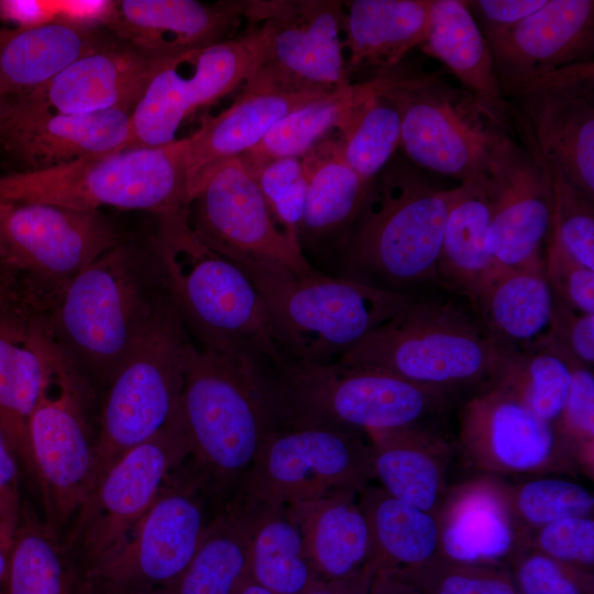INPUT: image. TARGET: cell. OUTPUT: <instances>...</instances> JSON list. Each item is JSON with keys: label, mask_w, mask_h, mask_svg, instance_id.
Returning a JSON list of instances; mask_svg holds the SVG:
<instances>
[{"label": "cell", "mask_w": 594, "mask_h": 594, "mask_svg": "<svg viewBox=\"0 0 594 594\" xmlns=\"http://www.w3.org/2000/svg\"><path fill=\"white\" fill-rule=\"evenodd\" d=\"M358 496L338 493L287 506L321 580L349 578L374 565L371 531Z\"/></svg>", "instance_id": "34"}, {"label": "cell", "mask_w": 594, "mask_h": 594, "mask_svg": "<svg viewBox=\"0 0 594 594\" xmlns=\"http://www.w3.org/2000/svg\"><path fill=\"white\" fill-rule=\"evenodd\" d=\"M367 85L369 80L352 84L290 111L273 125L255 147L244 154L258 158H301L336 131L345 111Z\"/></svg>", "instance_id": "43"}, {"label": "cell", "mask_w": 594, "mask_h": 594, "mask_svg": "<svg viewBox=\"0 0 594 594\" xmlns=\"http://www.w3.org/2000/svg\"><path fill=\"white\" fill-rule=\"evenodd\" d=\"M190 341L166 294L150 328L105 388L90 492L124 452L183 418Z\"/></svg>", "instance_id": "9"}, {"label": "cell", "mask_w": 594, "mask_h": 594, "mask_svg": "<svg viewBox=\"0 0 594 594\" xmlns=\"http://www.w3.org/2000/svg\"><path fill=\"white\" fill-rule=\"evenodd\" d=\"M188 221L206 245L243 271H316L277 226L240 157L216 169L190 199Z\"/></svg>", "instance_id": "20"}, {"label": "cell", "mask_w": 594, "mask_h": 594, "mask_svg": "<svg viewBox=\"0 0 594 594\" xmlns=\"http://www.w3.org/2000/svg\"><path fill=\"white\" fill-rule=\"evenodd\" d=\"M19 464L0 427V510L7 522L14 529L22 510Z\"/></svg>", "instance_id": "54"}, {"label": "cell", "mask_w": 594, "mask_h": 594, "mask_svg": "<svg viewBox=\"0 0 594 594\" xmlns=\"http://www.w3.org/2000/svg\"><path fill=\"white\" fill-rule=\"evenodd\" d=\"M543 272L556 297L582 314H594V271L547 240Z\"/></svg>", "instance_id": "51"}, {"label": "cell", "mask_w": 594, "mask_h": 594, "mask_svg": "<svg viewBox=\"0 0 594 594\" xmlns=\"http://www.w3.org/2000/svg\"><path fill=\"white\" fill-rule=\"evenodd\" d=\"M481 185L490 206L485 248L491 258L507 268L542 270L551 197L540 164L525 146L505 136Z\"/></svg>", "instance_id": "21"}, {"label": "cell", "mask_w": 594, "mask_h": 594, "mask_svg": "<svg viewBox=\"0 0 594 594\" xmlns=\"http://www.w3.org/2000/svg\"><path fill=\"white\" fill-rule=\"evenodd\" d=\"M284 421H307L361 433L431 425L454 394L387 371L334 361L284 359L275 365Z\"/></svg>", "instance_id": "8"}, {"label": "cell", "mask_w": 594, "mask_h": 594, "mask_svg": "<svg viewBox=\"0 0 594 594\" xmlns=\"http://www.w3.org/2000/svg\"><path fill=\"white\" fill-rule=\"evenodd\" d=\"M370 594H421L408 576L397 570H377Z\"/></svg>", "instance_id": "56"}, {"label": "cell", "mask_w": 594, "mask_h": 594, "mask_svg": "<svg viewBox=\"0 0 594 594\" xmlns=\"http://www.w3.org/2000/svg\"><path fill=\"white\" fill-rule=\"evenodd\" d=\"M513 352L471 309L414 296L338 361L381 369L457 396L496 381Z\"/></svg>", "instance_id": "4"}, {"label": "cell", "mask_w": 594, "mask_h": 594, "mask_svg": "<svg viewBox=\"0 0 594 594\" xmlns=\"http://www.w3.org/2000/svg\"><path fill=\"white\" fill-rule=\"evenodd\" d=\"M46 333L47 383L30 419L29 447L46 525L57 536L90 492L97 436L88 411L94 387Z\"/></svg>", "instance_id": "11"}, {"label": "cell", "mask_w": 594, "mask_h": 594, "mask_svg": "<svg viewBox=\"0 0 594 594\" xmlns=\"http://www.w3.org/2000/svg\"><path fill=\"white\" fill-rule=\"evenodd\" d=\"M541 420L557 427L571 386V367L560 345L549 337L526 351H514L498 377Z\"/></svg>", "instance_id": "42"}, {"label": "cell", "mask_w": 594, "mask_h": 594, "mask_svg": "<svg viewBox=\"0 0 594 594\" xmlns=\"http://www.w3.org/2000/svg\"><path fill=\"white\" fill-rule=\"evenodd\" d=\"M455 187L408 170L375 179L342 250V276L402 294L438 283L437 265Z\"/></svg>", "instance_id": "5"}, {"label": "cell", "mask_w": 594, "mask_h": 594, "mask_svg": "<svg viewBox=\"0 0 594 594\" xmlns=\"http://www.w3.org/2000/svg\"><path fill=\"white\" fill-rule=\"evenodd\" d=\"M202 488L169 477L121 542L78 575L77 594H145L173 585L191 561L207 520Z\"/></svg>", "instance_id": "14"}, {"label": "cell", "mask_w": 594, "mask_h": 594, "mask_svg": "<svg viewBox=\"0 0 594 594\" xmlns=\"http://www.w3.org/2000/svg\"><path fill=\"white\" fill-rule=\"evenodd\" d=\"M233 594H274L266 587L248 576L234 591Z\"/></svg>", "instance_id": "58"}, {"label": "cell", "mask_w": 594, "mask_h": 594, "mask_svg": "<svg viewBox=\"0 0 594 594\" xmlns=\"http://www.w3.org/2000/svg\"><path fill=\"white\" fill-rule=\"evenodd\" d=\"M373 480L366 435L290 420L267 433L237 487L253 501L288 506L338 493L359 495Z\"/></svg>", "instance_id": "12"}, {"label": "cell", "mask_w": 594, "mask_h": 594, "mask_svg": "<svg viewBox=\"0 0 594 594\" xmlns=\"http://www.w3.org/2000/svg\"><path fill=\"white\" fill-rule=\"evenodd\" d=\"M490 206L477 183H461L447 218L438 258V284L468 299L496 264L485 248Z\"/></svg>", "instance_id": "38"}, {"label": "cell", "mask_w": 594, "mask_h": 594, "mask_svg": "<svg viewBox=\"0 0 594 594\" xmlns=\"http://www.w3.org/2000/svg\"><path fill=\"white\" fill-rule=\"evenodd\" d=\"M458 448L464 461L485 475H563L581 471L557 428L536 416L499 378L463 402Z\"/></svg>", "instance_id": "17"}, {"label": "cell", "mask_w": 594, "mask_h": 594, "mask_svg": "<svg viewBox=\"0 0 594 594\" xmlns=\"http://www.w3.org/2000/svg\"><path fill=\"white\" fill-rule=\"evenodd\" d=\"M526 150L542 167L550 187L551 223L547 240L594 271V199L575 188L540 155Z\"/></svg>", "instance_id": "45"}, {"label": "cell", "mask_w": 594, "mask_h": 594, "mask_svg": "<svg viewBox=\"0 0 594 594\" xmlns=\"http://www.w3.org/2000/svg\"><path fill=\"white\" fill-rule=\"evenodd\" d=\"M377 570H413L442 558L438 516L369 484L358 496Z\"/></svg>", "instance_id": "37"}, {"label": "cell", "mask_w": 594, "mask_h": 594, "mask_svg": "<svg viewBox=\"0 0 594 594\" xmlns=\"http://www.w3.org/2000/svg\"><path fill=\"white\" fill-rule=\"evenodd\" d=\"M8 550L0 547V594H6L4 584L8 570Z\"/></svg>", "instance_id": "60"}, {"label": "cell", "mask_w": 594, "mask_h": 594, "mask_svg": "<svg viewBox=\"0 0 594 594\" xmlns=\"http://www.w3.org/2000/svg\"><path fill=\"white\" fill-rule=\"evenodd\" d=\"M249 575V538L237 501L231 499L207 526L174 594H233Z\"/></svg>", "instance_id": "39"}, {"label": "cell", "mask_w": 594, "mask_h": 594, "mask_svg": "<svg viewBox=\"0 0 594 594\" xmlns=\"http://www.w3.org/2000/svg\"><path fill=\"white\" fill-rule=\"evenodd\" d=\"M249 538V575L274 594H304L321 580L288 507L234 497Z\"/></svg>", "instance_id": "36"}, {"label": "cell", "mask_w": 594, "mask_h": 594, "mask_svg": "<svg viewBox=\"0 0 594 594\" xmlns=\"http://www.w3.org/2000/svg\"><path fill=\"white\" fill-rule=\"evenodd\" d=\"M520 541L562 563L593 573V516H574L554 520L525 532Z\"/></svg>", "instance_id": "50"}, {"label": "cell", "mask_w": 594, "mask_h": 594, "mask_svg": "<svg viewBox=\"0 0 594 594\" xmlns=\"http://www.w3.org/2000/svg\"><path fill=\"white\" fill-rule=\"evenodd\" d=\"M131 111L63 113L25 98L0 120V153L34 172L128 148Z\"/></svg>", "instance_id": "22"}, {"label": "cell", "mask_w": 594, "mask_h": 594, "mask_svg": "<svg viewBox=\"0 0 594 594\" xmlns=\"http://www.w3.org/2000/svg\"><path fill=\"white\" fill-rule=\"evenodd\" d=\"M323 96L242 91L230 107L187 138L189 201L216 169L255 147L284 116Z\"/></svg>", "instance_id": "31"}, {"label": "cell", "mask_w": 594, "mask_h": 594, "mask_svg": "<svg viewBox=\"0 0 594 594\" xmlns=\"http://www.w3.org/2000/svg\"><path fill=\"white\" fill-rule=\"evenodd\" d=\"M559 345L570 364L572 380L563 413L556 428L573 452L581 471L592 476L594 468L593 369L581 363L565 348Z\"/></svg>", "instance_id": "48"}, {"label": "cell", "mask_w": 594, "mask_h": 594, "mask_svg": "<svg viewBox=\"0 0 594 594\" xmlns=\"http://www.w3.org/2000/svg\"><path fill=\"white\" fill-rule=\"evenodd\" d=\"M506 494L520 536L561 518L593 516L594 512L593 493L557 474L530 476L516 484L506 482Z\"/></svg>", "instance_id": "44"}, {"label": "cell", "mask_w": 594, "mask_h": 594, "mask_svg": "<svg viewBox=\"0 0 594 594\" xmlns=\"http://www.w3.org/2000/svg\"><path fill=\"white\" fill-rule=\"evenodd\" d=\"M113 40L103 26L66 15L0 29V89L15 99L25 97Z\"/></svg>", "instance_id": "28"}, {"label": "cell", "mask_w": 594, "mask_h": 594, "mask_svg": "<svg viewBox=\"0 0 594 594\" xmlns=\"http://www.w3.org/2000/svg\"><path fill=\"white\" fill-rule=\"evenodd\" d=\"M336 133L348 164L363 180L374 183L400 144V114L382 91L380 77L369 80Z\"/></svg>", "instance_id": "40"}, {"label": "cell", "mask_w": 594, "mask_h": 594, "mask_svg": "<svg viewBox=\"0 0 594 594\" xmlns=\"http://www.w3.org/2000/svg\"><path fill=\"white\" fill-rule=\"evenodd\" d=\"M189 455L191 444L182 418L112 463L76 516L72 540L79 559L77 575L121 542Z\"/></svg>", "instance_id": "19"}, {"label": "cell", "mask_w": 594, "mask_h": 594, "mask_svg": "<svg viewBox=\"0 0 594 594\" xmlns=\"http://www.w3.org/2000/svg\"><path fill=\"white\" fill-rule=\"evenodd\" d=\"M301 162L307 178L299 229L301 251L305 256L306 252H342L373 183L363 180L348 164L336 131L306 153Z\"/></svg>", "instance_id": "27"}, {"label": "cell", "mask_w": 594, "mask_h": 594, "mask_svg": "<svg viewBox=\"0 0 594 594\" xmlns=\"http://www.w3.org/2000/svg\"><path fill=\"white\" fill-rule=\"evenodd\" d=\"M501 91L593 61L594 1L547 0L515 26L484 36Z\"/></svg>", "instance_id": "23"}, {"label": "cell", "mask_w": 594, "mask_h": 594, "mask_svg": "<svg viewBox=\"0 0 594 594\" xmlns=\"http://www.w3.org/2000/svg\"><path fill=\"white\" fill-rule=\"evenodd\" d=\"M374 480L393 497L438 516L453 447L431 425L366 433Z\"/></svg>", "instance_id": "30"}, {"label": "cell", "mask_w": 594, "mask_h": 594, "mask_svg": "<svg viewBox=\"0 0 594 594\" xmlns=\"http://www.w3.org/2000/svg\"><path fill=\"white\" fill-rule=\"evenodd\" d=\"M550 337L581 363L593 369L594 314H582L553 295Z\"/></svg>", "instance_id": "52"}, {"label": "cell", "mask_w": 594, "mask_h": 594, "mask_svg": "<svg viewBox=\"0 0 594 594\" xmlns=\"http://www.w3.org/2000/svg\"><path fill=\"white\" fill-rule=\"evenodd\" d=\"M262 54L256 28L160 62L130 114L128 148L156 147L176 140L195 111L224 97L254 73Z\"/></svg>", "instance_id": "16"}, {"label": "cell", "mask_w": 594, "mask_h": 594, "mask_svg": "<svg viewBox=\"0 0 594 594\" xmlns=\"http://www.w3.org/2000/svg\"><path fill=\"white\" fill-rule=\"evenodd\" d=\"M77 572L57 536L21 513L8 552L6 594H77Z\"/></svg>", "instance_id": "41"}, {"label": "cell", "mask_w": 594, "mask_h": 594, "mask_svg": "<svg viewBox=\"0 0 594 594\" xmlns=\"http://www.w3.org/2000/svg\"><path fill=\"white\" fill-rule=\"evenodd\" d=\"M161 61L114 38L22 98L63 113L132 111Z\"/></svg>", "instance_id": "25"}, {"label": "cell", "mask_w": 594, "mask_h": 594, "mask_svg": "<svg viewBox=\"0 0 594 594\" xmlns=\"http://www.w3.org/2000/svg\"><path fill=\"white\" fill-rule=\"evenodd\" d=\"M187 138L127 148L64 165L0 176V200L92 211L101 207L154 216L188 209Z\"/></svg>", "instance_id": "7"}, {"label": "cell", "mask_w": 594, "mask_h": 594, "mask_svg": "<svg viewBox=\"0 0 594 594\" xmlns=\"http://www.w3.org/2000/svg\"><path fill=\"white\" fill-rule=\"evenodd\" d=\"M382 91L400 114V144L419 167L482 184L491 158L507 136L468 90L439 74L394 72L380 77Z\"/></svg>", "instance_id": "10"}, {"label": "cell", "mask_w": 594, "mask_h": 594, "mask_svg": "<svg viewBox=\"0 0 594 594\" xmlns=\"http://www.w3.org/2000/svg\"><path fill=\"white\" fill-rule=\"evenodd\" d=\"M376 569L370 565L362 572L337 580H319L304 594H370Z\"/></svg>", "instance_id": "55"}, {"label": "cell", "mask_w": 594, "mask_h": 594, "mask_svg": "<svg viewBox=\"0 0 594 594\" xmlns=\"http://www.w3.org/2000/svg\"><path fill=\"white\" fill-rule=\"evenodd\" d=\"M165 298L147 244L120 241L66 285L43 320L90 385L106 388Z\"/></svg>", "instance_id": "1"}, {"label": "cell", "mask_w": 594, "mask_h": 594, "mask_svg": "<svg viewBox=\"0 0 594 594\" xmlns=\"http://www.w3.org/2000/svg\"><path fill=\"white\" fill-rule=\"evenodd\" d=\"M14 531L15 529L7 522V520L4 519L0 510V547L1 548L9 551Z\"/></svg>", "instance_id": "59"}, {"label": "cell", "mask_w": 594, "mask_h": 594, "mask_svg": "<svg viewBox=\"0 0 594 594\" xmlns=\"http://www.w3.org/2000/svg\"><path fill=\"white\" fill-rule=\"evenodd\" d=\"M526 148L594 199V63L573 64L502 90Z\"/></svg>", "instance_id": "18"}, {"label": "cell", "mask_w": 594, "mask_h": 594, "mask_svg": "<svg viewBox=\"0 0 594 594\" xmlns=\"http://www.w3.org/2000/svg\"><path fill=\"white\" fill-rule=\"evenodd\" d=\"M518 594H594V576L524 541L507 561Z\"/></svg>", "instance_id": "49"}, {"label": "cell", "mask_w": 594, "mask_h": 594, "mask_svg": "<svg viewBox=\"0 0 594 594\" xmlns=\"http://www.w3.org/2000/svg\"><path fill=\"white\" fill-rule=\"evenodd\" d=\"M120 241L100 210L0 200V261L30 286L45 314L79 272Z\"/></svg>", "instance_id": "15"}, {"label": "cell", "mask_w": 594, "mask_h": 594, "mask_svg": "<svg viewBox=\"0 0 594 594\" xmlns=\"http://www.w3.org/2000/svg\"><path fill=\"white\" fill-rule=\"evenodd\" d=\"M402 572L421 594H518L507 564L463 563L441 558Z\"/></svg>", "instance_id": "47"}, {"label": "cell", "mask_w": 594, "mask_h": 594, "mask_svg": "<svg viewBox=\"0 0 594 594\" xmlns=\"http://www.w3.org/2000/svg\"><path fill=\"white\" fill-rule=\"evenodd\" d=\"M16 274L0 261V301L10 299L18 290Z\"/></svg>", "instance_id": "57"}, {"label": "cell", "mask_w": 594, "mask_h": 594, "mask_svg": "<svg viewBox=\"0 0 594 594\" xmlns=\"http://www.w3.org/2000/svg\"><path fill=\"white\" fill-rule=\"evenodd\" d=\"M14 100L15 98L7 95L0 89V120Z\"/></svg>", "instance_id": "61"}, {"label": "cell", "mask_w": 594, "mask_h": 594, "mask_svg": "<svg viewBox=\"0 0 594 594\" xmlns=\"http://www.w3.org/2000/svg\"><path fill=\"white\" fill-rule=\"evenodd\" d=\"M547 0L466 1L484 36L508 30L546 4Z\"/></svg>", "instance_id": "53"}, {"label": "cell", "mask_w": 594, "mask_h": 594, "mask_svg": "<svg viewBox=\"0 0 594 594\" xmlns=\"http://www.w3.org/2000/svg\"><path fill=\"white\" fill-rule=\"evenodd\" d=\"M11 311H20V310L0 307V316L4 315L7 312H11Z\"/></svg>", "instance_id": "62"}, {"label": "cell", "mask_w": 594, "mask_h": 594, "mask_svg": "<svg viewBox=\"0 0 594 594\" xmlns=\"http://www.w3.org/2000/svg\"><path fill=\"white\" fill-rule=\"evenodd\" d=\"M240 158L257 185L277 226L300 246L299 229L307 190L301 158H258L246 154Z\"/></svg>", "instance_id": "46"}, {"label": "cell", "mask_w": 594, "mask_h": 594, "mask_svg": "<svg viewBox=\"0 0 594 594\" xmlns=\"http://www.w3.org/2000/svg\"><path fill=\"white\" fill-rule=\"evenodd\" d=\"M432 0L345 1L342 30L348 75L371 72L374 78L398 68L426 37Z\"/></svg>", "instance_id": "32"}, {"label": "cell", "mask_w": 594, "mask_h": 594, "mask_svg": "<svg viewBox=\"0 0 594 594\" xmlns=\"http://www.w3.org/2000/svg\"><path fill=\"white\" fill-rule=\"evenodd\" d=\"M258 290L285 359L338 361L404 308L414 295L319 271H244Z\"/></svg>", "instance_id": "6"}, {"label": "cell", "mask_w": 594, "mask_h": 594, "mask_svg": "<svg viewBox=\"0 0 594 594\" xmlns=\"http://www.w3.org/2000/svg\"><path fill=\"white\" fill-rule=\"evenodd\" d=\"M469 301L487 332L509 350L526 351L550 337L553 293L543 268L496 265Z\"/></svg>", "instance_id": "33"}, {"label": "cell", "mask_w": 594, "mask_h": 594, "mask_svg": "<svg viewBox=\"0 0 594 594\" xmlns=\"http://www.w3.org/2000/svg\"><path fill=\"white\" fill-rule=\"evenodd\" d=\"M182 417L204 476L217 490L238 486L267 433L283 420L274 364L191 339Z\"/></svg>", "instance_id": "2"}, {"label": "cell", "mask_w": 594, "mask_h": 594, "mask_svg": "<svg viewBox=\"0 0 594 594\" xmlns=\"http://www.w3.org/2000/svg\"><path fill=\"white\" fill-rule=\"evenodd\" d=\"M442 558L507 564L521 536L510 513L506 482L484 475L450 486L438 513Z\"/></svg>", "instance_id": "26"}, {"label": "cell", "mask_w": 594, "mask_h": 594, "mask_svg": "<svg viewBox=\"0 0 594 594\" xmlns=\"http://www.w3.org/2000/svg\"><path fill=\"white\" fill-rule=\"evenodd\" d=\"M46 338L43 317L19 311L0 316V427L32 475L29 424L47 383Z\"/></svg>", "instance_id": "29"}, {"label": "cell", "mask_w": 594, "mask_h": 594, "mask_svg": "<svg viewBox=\"0 0 594 594\" xmlns=\"http://www.w3.org/2000/svg\"><path fill=\"white\" fill-rule=\"evenodd\" d=\"M420 46L440 61L483 108L505 123L510 107L496 79L488 44L466 1L432 0Z\"/></svg>", "instance_id": "35"}, {"label": "cell", "mask_w": 594, "mask_h": 594, "mask_svg": "<svg viewBox=\"0 0 594 594\" xmlns=\"http://www.w3.org/2000/svg\"><path fill=\"white\" fill-rule=\"evenodd\" d=\"M343 15L337 0L244 1L262 54L243 91L329 95L352 85L340 37Z\"/></svg>", "instance_id": "13"}, {"label": "cell", "mask_w": 594, "mask_h": 594, "mask_svg": "<svg viewBox=\"0 0 594 594\" xmlns=\"http://www.w3.org/2000/svg\"><path fill=\"white\" fill-rule=\"evenodd\" d=\"M155 219L147 246L190 338L206 348L245 353L274 365L284 360L250 276L198 238L188 209Z\"/></svg>", "instance_id": "3"}, {"label": "cell", "mask_w": 594, "mask_h": 594, "mask_svg": "<svg viewBox=\"0 0 594 594\" xmlns=\"http://www.w3.org/2000/svg\"><path fill=\"white\" fill-rule=\"evenodd\" d=\"M244 18V1H106L100 24L114 38L164 59L228 40Z\"/></svg>", "instance_id": "24"}]
</instances>
